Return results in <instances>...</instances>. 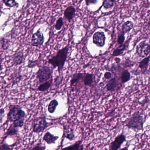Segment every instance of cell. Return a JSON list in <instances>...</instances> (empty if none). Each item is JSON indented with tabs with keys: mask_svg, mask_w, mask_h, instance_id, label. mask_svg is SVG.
<instances>
[{
	"mask_svg": "<svg viewBox=\"0 0 150 150\" xmlns=\"http://www.w3.org/2000/svg\"><path fill=\"white\" fill-rule=\"evenodd\" d=\"M25 112L18 105H12L9 107L8 114V121L13 122V125L16 127H22L23 126Z\"/></svg>",
	"mask_w": 150,
	"mask_h": 150,
	"instance_id": "obj_1",
	"label": "cell"
},
{
	"mask_svg": "<svg viewBox=\"0 0 150 150\" xmlns=\"http://www.w3.org/2000/svg\"><path fill=\"white\" fill-rule=\"evenodd\" d=\"M69 49V45H68L62 49H60L55 56L48 60L47 62L52 66L53 69L58 68V71L59 75L63 70L67 61Z\"/></svg>",
	"mask_w": 150,
	"mask_h": 150,
	"instance_id": "obj_2",
	"label": "cell"
},
{
	"mask_svg": "<svg viewBox=\"0 0 150 150\" xmlns=\"http://www.w3.org/2000/svg\"><path fill=\"white\" fill-rule=\"evenodd\" d=\"M146 118L142 114L139 112H136L126 120L125 126L129 129L138 132L143 130L144 124Z\"/></svg>",
	"mask_w": 150,
	"mask_h": 150,
	"instance_id": "obj_3",
	"label": "cell"
},
{
	"mask_svg": "<svg viewBox=\"0 0 150 150\" xmlns=\"http://www.w3.org/2000/svg\"><path fill=\"white\" fill-rule=\"evenodd\" d=\"M53 70L48 66H44L39 69L36 73V78L40 83H45L52 78Z\"/></svg>",
	"mask_w": 150,
	"mask_h": 150,
	"instance_id": "obj_4",
	"label": "cell"
},
{
	"mask_svg": "<svg viewBox=\"0 0 150 150\" xmlns=\"http://www.w3.org/2000/svg\"><path fill=\"white\" fill-rule=\"evenodd\" d=\"M49 123L47 121L46 117L45 115L40 116L35 119L33 122V130L36 133L43 132L49 126Z\"/></svg>",
	"mask_w": 150,
	"mask_h": 150,
	"instance_id": "obj_5",
	"label": "cell"
},
{
	"mask_svg": "<svg viewBox=\"0 0 150 150\" xmlns=\"http://www.w3.org/2000/svg\"><path fill=\"white\" fill-rule=\"evenodd\" d=\"M136 52L141 58L148 57L150 53V45L146 41H142L137 46Z\"/></svg>",
	"mask_w": 150,
	"mask_h": 150,
	"instance_id": "obj_6",
	"label": "cell"
},
{
	"mask_svg": "<svg viewBox=\"0 0 150 150\" xmlns=\"http://www.w3.org/2000/svg\"><path fill=\"white\" fill-rule=\"evenodd\" d=\"M45 42V37L44 34L40 31V29H39L36 33H33L32 36L31 45L33 47H40L43 45Z\"/></svg>",
	"mask_w": 150,
	"mask_h": 150,
	"instance_id": "obj_7",
	"label": "cell"
},
{
	"mask_svg": "<svg viewBox=\"0 0 150 150\" xmlns=\"http://www.w3.org/2000/svg\"><path fill=\"white\" fill-rule=\"evenodd\" d=\"M106 39L104 32H96L93 36V42L98 47H102L105 44Z\"/></svg>",
	"mask_w": 150,
	"mask_h": 150,
	"instance_id": "obj_8",
	"label": "cell"
},
{
	"mask_svg": "<svg viewBox=\"0 0 150 150\" xmlns=\"http://www.w3.org/2000/svg\"><path fill=\"white\" fill-rule=\"evenodd\" d=\"M127 141L126 135L122 133L120 134L117 136L114 141L110 144L109 146L110 150H118L121 147L124 142Z\"/></svg>",
	"mask_w": 150,
	"mask_h": 150,
	"instance_id": "obj_9",
	"label": "cell"
},
{
	"mask_svg": "<svg viewBox=\"0 0 150 150\" xmlns=\"http://www.w3.org/2000/svg\"><path fill=\"white\" fill-rule=\"evenodd\" d=\"M24 54L22 51H18L14 54L12 59V64L14 66H19L23 63Z\"/></svg>",
	"mask_w": 150,
	"mask_h": 150,
	"instance_id": "obj_10",
	"label": "cell"
},
{
	"mask_svg": "<svg viewBox=\"0 0 150 150\" xmlns=\"http://www.w3.org/2000/svg\"><path fill=\"white\" fill-rule=\"evenodd\" d=\"M76 9L72 6L68 7L65 10L64 12V16L66 19L68 20L69 22H71L73 20L76 14Z\"/></svg>",
	"mask_w": 150,
	"mask_h": 150,
	"instance_id": "obj_11",
	"label": "cell"
},
{
	"mask_svg": "<svg viewBox=\"0 0 150 150\" xmlns=\"http://www.w3.org/2000/svg\"><path fill=\"white\" fill-rule=\"evenodd\" d=\"M59 138V136H54L50 132H47L44 135L43 140L48 144H54Z\"/></svg>",
	"mask_w": 150,
	"mask_h": 150,
	"instance_id": "obj_12",
	"label": "cell"
},
{
	"mask_svg": "<svg viewBox=\"0 0 150 150\" xmlns=\"http://www.w3.org/2000/svg\"><path fill=\"white\" fill-rule=\"evenodd\" d=\"M117 85H118V83H117L116 77H114L112 78L107 82V84L106 86L107 90L108 91H114L117 88Z\"/></svg>",
	"mask_w": 150,
	"mask_h": 150,
	"instance_id": "obj_13",
	"label": "cell"
},
{
	"mask_svg": "<svg viewBox=\"0 0 150 150\" xmlns=\"http://www.w3.org/2000/svg\"><path fill=\"white\" fill-rule=\"evenodd\" d=\"M82 79L85 86H90L93 83L94 81V75L89 73H85L83 74Z\"/></svg>",
	"mask_w": 150,
	"mask_h": 150,
	"instance_id": "obj_14",
	"label": "cell"
},
{
	"mask_svg": "<svg viewBox=\"0 0 150 150\" xmlns=\"http://www.w3.org/2000/svg\"><path fill=\"white\" fill-rule=\"evenodd\" d=\"M63 137L70 141L74 140L75 135L74 129L64 127Z\"/></svg>",
	"mask_w": 150,
	"mask_h": 150,
	"instance_id": "obj_15",
	"label": "cell"
},
{
	"mask_svg": "<svg viewBox=\"0 0 150 150\" xmlns=\"http://www.w3.org/2000/svg\"><path fill=\"white\" fill-rule=\"evenodd\" d=\"M53 79L51 78L48 81L42 83L38 87V90L41 92H45L50 89L52 84Z\"/></svg>",
	"mask_w": 150,
	"mask_h": 150,
	"instance_id": "obj_16",
	"label": "cell"
},
{
	"mask_svg": "<svg viewBox=\"0 0 150 150\" xmlns=\"http://www.w3.org/2000/svg\"><path fill=\"white\" fill-rule=\"evenodd\" d=\"M150 61V55L144 58L142 61L139 62V68L143 70L144 72H146L148 69V66Z\"/></svg>",
	"mask_w": 150,
	"mask_h": 150,
	"instance_id": "obj_17",
	"label": "cell"
},
{
	"mask_svg": "<svg viewBox=\"0 0 150 150\" xmlns=\"http://www.w3.org/2000/svg\"><path fill=\"white\" fill-rule=\"evenodd\" d=\"M59 104V102L57 100H52L48 104V107H47L48 112L51 114L54 113L55 112Z\"/></svg>",
	"mask_w": 150,
	"mask_h": 150,
	"instance_id": "obj_18",
	"label": "cell"
},
{
	"mask_svg": "<svg viewBox=\"0 0 150 150\" xmlns=\"http://www.w3.org/2000/svg\"><path fill=\"white\" fill-rule=\"evenodd\" d=\"M134 28V23L133 22L128 21L125 22L122 26V32L124 34L129 32L130 30Z\"/></svg>",
	"mask_w": 150,
	"mask_h": 150,
	"instance_id": "obj_19",
	"label": "cell"
},
{
	"mask_svg": "<svg viewBox=\"0 0 150 150\" xmlns=\"http://www.w3.org/2000/svg\"><path fill=\"white\" fill-rule=\"evenodd\" d=\"M131 78L130 72L127 69L123 70L121 75L120 79L122 83H125L128 82Z\"/></svg>",
	"mask_w": 150,
	"mask_h": 150,
	"instance_id": "obj_20",
	"label": "cell"
},
{
	"mask_svg": "<svg viewBox=\"0 0 150 150\" xmlns=\"http://www.w3.org/2000/svg\"><path fill=\"white\" fill-rule=\"evenodd\" d=\"M83 74L81 73H75L73 74L70 81V86H73L75 84L77 83L80 79H82Z\"/></svg>",
	"mask_w": 150,
	"mask_h": 150,
	"instance_id": "obj_21",
	"label": "cell"
},
{
	"mask_svg": "<svg viewBox=\"0 0 150 150\" xmlns=\"http://www.w3.org/2000/svg\"><path fill=\"white\" fill-rule=\"evenodd\" d=\"M126 47H127V46L125 45H122L120 46L119 47L116 48L113 52L112 55L113 57H117V56H120L123 54V52L126 50Z\"/></svg>",
	"mask_w": 150,
	"mask_h": 150,
	"instance_id": "obj_22",
	"label": "cell"
},
{
	"mask_svg": "<svg viewBox=\"0 0 150 150\" xmlns=\"http://www.w3.org/2000/svg\"><path fill=\"white\" fill-rule=\"evenodd\" d=\"M82 141L77 142L74 144L62 149V150H78L82 145Z\"/></svg>",
	"mask_w": 150,
	"mask_h": 150,
	"instance_id": "obj_23",
	"label": "cell"
},
{
	"mask_svg": "<svg viewBox=\"0 0 150 150\" xmlns=\"http://www.w3.org/2000/svg\"><path fill=\"white\" fill-rule=\"evenodd\" d=\"M115 0H104L103 6L105 9L111 8L114 5Z\"/></svg>",
	"mask_w": 150,
	"mask_h": 150,
	"instance_id": "obj_24",
	"label": "cell"
},
{
	"mask_svg": "<svg viewBox=\"0 0 150 150\" xmlns=\"http://www.w3.org/2000/svg\"><path fill=\"white\" fill-rule=\"evenodd\" d=\"M18 131V128L16 127L13 124H12L11 125L10 127L7 130L6 134L9 135H14L17 134Z\"/></svg>",
	"mask_w": 150,
	"mask_h": 150,
	"instance_id": "obj_25",
	"label": "cell"
},
{
	"mask_svg": "<svg viewBox=\"0 0 150 150\" xmlns=\"http://www.w3.org/2000/svg\"><path fill=\"white\" fill-rule=\"evenodd\" d=\"M2 1L6 6L10 8L18 6V3L16 1V0H2Z\"/></svg>",
	"mask_w": 150,
	"mask_h": 150,
	"instance_id": "obj_26",
	"label": "cell"
},
{
	"mask_svg": "<svg viewBox=\"0 0 150 150\" xmlns=\"http://www.w3.org/2000/svg\"><path fill=\"white\" fill-rule=\"evenodd\" d=\"M1 46L4 50H7L10 46V41L8 40L3 38L1 41Z\"/></svg>",
	"mask_w": 150,
	"mask_h": 150,
	"instance_id": "obj_27",
	"label": "cell"
},
{
	"mask_svg": "<svg viewBox=\"0 0 150 150\" xmlns=\"http://www.w3.org/2000/svg\"><path fill=\"white\" fill-rule=\"evenodd\" d=\"M22 79V76L20 73L14 74L13 77L12 78V83L13 84L15 85L19 83Z\"/></svg>",
	"mask_w": 150,
	"mask_h": 150,
	"instance_id": "obj_28",
	"label": "cell"
},
{
	"mask_svg": "<svg viewBox=\"0 0 150 150\" xmlns=\"http://www.w3.org/2000/svg\"><path fill=\"white\" fill-rule=\"evenodd\" d=\"M64 25L63 18L62 17H60L56 21L55 25V28L57 30L59 31L61 30Z\"/></svg>",
	"mask_w": 150,
	"mask_h": 150,
	"instance_id": "obj_29",
	"label": "cell"
},
{
	"mask_svg": "<svg viewBox=\"0 0 150 150\" xmlns=\"http://www.w3.org/2000/svg\"><path fill=\"white\" fill-rule=\"evenodd\" d=\"M125 40V34H123L122 32H121L119 33L118 36V39H117V42L118 44L120 46L122 45H123L124 41Z\"/></svg>",
	"mask_w": 150,
	"mask_h": 150,
	"instance_id": "obj_30",
	"label": "cell"
},
{
	"mask_svg": "<svg viewBox=\"0 0 150 150\" xmlns=\"http://www.w3.org/2000/svg\"><path fill=\"white\" fill-rule=\"evenodd\" d=\"M39 63V61L38 60H29L27 67L29 68H33L35 67L36 66H38Z\"/></svg>",
	"mask_w": 150,
	"mask_h": 150,
	"instance_id": "obj_31",
	"label": "cell"
},
{
	"mask_svg": "<svg viewBox=\"0 0 150 150\" xmlns=\"http://www.w3.org/2000/svg\"><path fill=\"white\" fill-rule=\"evenodd\" d=\"M63 79V76H61L60 75L57 76L54 79V83L55 86H59L61 84V83H62Z\"/></svg>",
	"mask_w": 150,
	"mask_h": 150,
	"instance_id": "obj_32",
	"label": "cell"
},
{
	"mask_svg": "<svg viewBox=\"0 0 150 150\" xmlns=\"http://www.w3.org/2000/svg\"><path fill=\"white\" fill-rule=\"evenodd\" d=\"M45 146H43L40 144H38L31 150H45Z\"/></svg>",
	"mask_w": 150,
	"mask_h": 150,
	"instance_id": "obj_33",
	"label": "cell"
},
{
	"mask_svg": "<svg viewBox=\"0 0 150 150\" xmlns=\"http://www.w3.org/2000/svg\"><path fill=\"white\" fill-rule=\"evenodd\" d=\"M86 4L87 6L91 4H96L98 2V0H85Z\"/></svg>",
	"mask_w": 150,
	"mask_h": 150,
	"instance_id": "obj_34",
	"label": "cell"
},
{
	"mask_svg": "<svg viewBox=\"0 0 150 150\" xmlns=\"http://www.w3.org/2000/svg\"><path fill=\"white\" fill-rule=\"evenodd\" d=\"M0 150H11V149L10 148L9 146L6 144H3L0 146Z\"/></svg>",
	"mask_w": 150,
	"mask_h": 150,
	"instance_id": "obj_35",
	"label": "cell"
},
{
	"mask_svg": "<svg viewBox=\"0 0 150 150\" xmlns=\"http://www.w3.org/2000/svg\"><path fill=\"white\" fill-rule=\"evenodd\" d=\"M5 111L4 108H0V123L2 122L4 116Z\"/></svg>",
	"mask_w": 150,
	"mask_h": 150,
	"instance_id": "obj_36",
	"label": "cell"
},
{
	"mask_svg": "<svg viewBox=\"0 0 150 150\" xmlns=\"http://www.w3.org/2000/svg\"><path fill=\"white\" fill-rule=\"evenodd\" d=\"M112 75L110 72H106L104 74V78L105 79H110L112 78Z\"/></svg>",
	"mask_w": 150,
	"mask_h": 150,
	"instance_id": "obj_37",
	"label": "cell"
},
{
	"mask_svg": "<svg viewBox=\"0 0 150 150\" xmlns=\"http://www.w3.org/2000/svg\"><path fill=\"white\" fill-rule=\"evenodd\" d=\"M3 57L2 56V55H0V65H1L2 62L3 61Z\"/></svg>",
	"mask_w": 150,
	"mask_h": 150,
	"instance_id": "obj_38",
	"label": "cell"
},
{
	"mask_svg": "<svg viewBox=\"0 0 150 150\" xmlns=\"http://www.w3.org/2000/svg\"><path fill=\"white\" fill-rule=\"evenodd\" d=\"M120 150H129L128 146H127V147H124V148H122V149H121Z\"/></svg>",
	"mask_w": 150,
	"mask_h": 150,
	"instance_id": "obj_39",
	"label": "cell"
},
{
	"mask_svg": "<svg viewBox=\"0 0 150 150\" xmlns=\"http://www.w3.org/2000/svg\"><path fill=\"white\" fill-rule=\"evenodd\" d=\"M78 150H84L83 146V145H82V144L81 147H80V148H79V149Z\"/></svg>",
	"mask_w": 150,
	"mask_h": 150,
	"instance_id": "obj_40",
	"label": "cell"
},
{
	"mask_svg": "<svg viewBox=\"0 0 150 150\" xmlns=\"http://www.w3.org/2000/svg\"><path fill=\"white\" fill-rule=\"evenodd\" d=\"M3 69V66L2 65H0V72L2 71Z\"/></svg>",
	"mask_w": 150,
	"mask_h": 150,
	"instance_id": "obj_41",
	"label": "cell"
},
{
	"mask_svg": "<svg viewBox=\"0 0 150 150\" xmlns=\"http://www.w3.org/2000/svg\"><path fill=\"white\" fill-rule=\"evenodd\" d=\"M142 150H146V149H142Z\"/></svg>",
	"mask_w": 150,
	"mask_h": 150,
	"instance_id": "obj_42",
	"label": "cell"
},
{
	"mask_svg": "<svg viewBox=\"0 0 150 150\" xmlns=\"http://www.w3.org/2000/svg\"></svg>",
	"mask_w": 150,
	"mask_h": 150,
	"instance_id": "obj_43",
	"label": "cell"
},
{
	"mask_svg": "<svg viewBox=\"0 0 150 150\" xmlns=\"http://www.w3.org/2000/svg\"><path fill=\"white\" fill-rule=\"evenodd\" d=\"M149 150H150V149H149Z\"/></svg>",
	"mask_w": 150,
	"mask_h": 150,
	"instance_id": "obj_44",
	"label": "cell"
}]
</instances>
